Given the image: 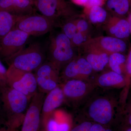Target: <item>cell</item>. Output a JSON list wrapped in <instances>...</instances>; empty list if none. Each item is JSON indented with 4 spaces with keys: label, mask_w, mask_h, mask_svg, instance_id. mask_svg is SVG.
<instances>
[{
    "label": "cell",
    "mask_w": 131,
    "mask_h": 131,
    "mask_svg": "<svg viewBox=\"0 0 131 131\" xmlns=\"http://www.w3.org/2000/svg\"><path fill=\"white\" fill-rule=\"evenodd\" d=\"M6 124L11 129L21 126L31 99L23 93L7 86L0 88Z\"/></svg>",
    "instance_id": "cell-1"
},
{
    "label": "cell",
    "mask_w": 131,
    "mask_h": 131,
    "mask_svg": "<svg viewBox=\"0 0 131 131\" xmlns=\"http://www.w3.org/2000/svg\"><path fill=\"white\" fill-rule=\"evenodd\" d=\"M46 60L43 48L40 43L35 42L5 61L9 66L22 71L32 72Z\"/></svg>",
    "instance_id": "cell-2"
},
{
    "label": "cell",
    "mask_w": 131,
    "mask_h": 131,
    "mask_svg": "<svg viewBox=\"0 0 131 131\" xmlns=\"http://www.w3.org/2000/svg\"><path fill=\"white\" fill-rule=\"evenodd\" d=\"M35 8L40 14L55 21L57 26L70 19L80 16L78 12L66 0H35Z\"/></svg>",
    "instance_id": "cell-3"
},
{
    "label": "cell",
    "mask_w": 131,
    "mask_h": 131,
    "mask_svg": "<svg viewBox=\"0 0 131 131\" xmlns=\"http://www.w3.org/2000/svg\"><path fill=\"white\" fill-rule=\"evenodd\" d=\"M74 47L71 40L63 33H58L50 37L47 60L58 70L62 66L74 59Z\"/></svg>",
    "instance_id": "cell-4"
},
{
    "label": "cell",
    "mask_w": 131,
    "mask_h": 131,
    "mask_svg": "<svg viewBox=\"0 0 131 131\" xmlns=\"http://www.w3.org/2000/svg\"><path fill=\"white\" fill-rule=\"evenodd\" d=\"M7 85L20 91L31 99L38 92V86L35 74L9 66L7 73Z\"/></svg>",
    "instance_id": "cell-5"
},
{
    "label": "cell",
    "mask_w": 131,
    "mask_h": 131,
    "mask_svg": "<svg viewBox=\"0 0 131 131\" xmlns=\"http://www.w3.org/2000/svg\"><path fill=\"white\" fill-rule=\"evenodd\" d=\"M57 26L53 20L36 13L19 16L15 28L21 30L30 36H39L51 31Z\"/></svg>",
    "instance_id": "cell-6"
},
{
    "label": "cell",
    "mask_w": 131,
    "mask_h": 131,
    "mask_svg": "<svg viewBox=\"0 0 131 131\" xmlns=\"http://www.w3.org/2000/svg\"><path fill=\"white\" fill-rule=\"evenodd\" d=\"M30 35L14 28L0 39V57L5 60L25 47Z\"/></svg>",
    "instance_id": "cell-7"
},
{
    "label": "cell",
    "mask_w": 131,
    "mask_h": 131,
    "mask_svg": "<svg viewBox=\"0 0 131 131\" xmlns=\"http://www.w3.org/2000/svg\"><path fill=\"white\" fill-rule=\"evenodd\" d=\"M79 50L90 49L110 55L115 52L123 53L127 49L125 40L111 36L90 38L78 47Z\"/></svg>",
    "instance_id": "cell-8"
},
{
    "label": "cell",
    "mask_w": 131,
    "mask_h": 131,
    "mask_svg": "<svg viewBox=\"0 0 131 131\" xmlns=\"http://www.w3.org/2000/svg\"><path fill=\"white\" fill-rule=\"evenodd\" d=\"M45 96V94L39 91L33 96L21 125V131H40L42 107Z\"/></svg>",
    "instance_id": "cell-9"
},
{
    "label": "cell",
    "mask_w": 131,
    "mask_h": 131,
    "mask_svg": "<svg viewBox=\"0 0 131 131\" xmlns=\"http://www.w3.org/2000/svg\"><path fill=\"white\" fill-rule=\"evenodd\" d=\"M59 71L47 60L35 71L34 74L39 91L47 94L58 86Z\"/></svg>",
    "instance_id": "cell-10"
},
{
    "label": "cell",
    "mask_w": 131,
    "mask_h": 131,
    "mask_svg": "<svg viewBox=\"0 0 131 131\" xmlns=\"http://www.w3.org/2000/svg\"><path fill=\"white\" fill-rule=\"evenodd\" d=\"M62 89L58 86L47 93L45 96L41 112V126L44 129L54 110L61 106L64 99Z\"/></svg>",
    "instance_id": "cell-11"
},
{
    "label": "cell",
    "mask_w": 131,
    "mask_h": 131,
    "mask_svg": "<svg viewBox=\"0 0 131 131\" xmlns=\"http://www.w3.org/2000/svg\"><path fill=\"white\" fill-rule=\"evenodd\" d=\"M89 113L92 119L101 125L109 124L112 118V106L107 100L104 98L97 99L93 102Z\"/></svg>",
    "instance_id": "cell-12"
},
{
    "label": "cell",
    "mask_w": 131,
    "mask_h": 131,
    "mask_svg": "<svg viewBox=\"0 0 131 131\" xmlns=\"http://www.w3.org/2000/svg\"><path fill=\"white\" fill-rule=\"evenodd\" d=\"M0 10L21 16L36 13L37 9L31 0H0Z\"/></svg>",
    "instance_id": "cell-13"
},
{
    "label": "cell",
    "mask_w": 131,
    "mask_h": 131,
    "mask_svg": "<svg viewBox=\"0 0 131 131\" xmlns=\"http://www.w3.org/2000/svg\"><path fill=\"white\" fill-rule=\"evenodd\" d=\"M105 29L108 36L124 40L131 34L129 24L125 18L110 16L105 24Z\"/></svg>",
    "instance_id": "cell-14"
},
{
    "label": "cell",
    "mask_w": 131,
    "mask_h": 131,
    "mask_svg": "<svg viewBox=\"0 0 131 131\" xmlns=\"http://www.w3.org/2000/svg\"><path fill=\"white\" fill-rule=\"evenodd\" d=\"M81 50L86 53L85 58L94 70H102L108 63L109 55L107 53L90 49Z\"/></svg>",
    "instance_id": "cell-15"
},
{
    "label": "cell",
    "mask_w": 131,
    "mask_h": 131,
    "mask_svg": "<svg viewBox=\"0 0 131 131\" xmlns=\"http://www.w3.org/2000/svg\"><path fill=\"white\" fill-rule=\"evenodd\" d=\"M106 9L112 16L126 18L130 9V0H107Z\"/></svg>",
    "instance_id": "cell-16"
},
{
    "label": "cell",
    "mask_w": 131,
    "mask_h": 131,
    "mask_svg": "<svg viewBox=\"0 0 131 131\" xmlns=\"http://www.w3.org/2000/svg\"><path fill=\"white\" fill-rule=\"evenodd\" d=\"M64 96L70 98L82 96L86 89V84L80 80L71 79L68 81L62 89Z\"/></svg>",
    "instance_id": "cell-17"
},
{
    "label": "cell",
    "mask_w": 131,
    "mask_h": 131,
    "mask_svg": "<svg viewBox=\"0 0 131 131\" xmlns=\"http://www.w3.org/2000/svg\"><path fill=\"white\" fill-rule=\"evenodd\" d=\"M84 12L90 21L95 25L105 24L110 16L107 10L102 6L85 7Z\"/></svg>",
    "instance_id": "cell-18"
},
{
    "label": "cell",
    "mask_w": 131,
    "mask_h": 131,
    "mask_svg": "<svg viewBox=\"0 0 131 131\" xmlns=\"http://www.w3.org/2000/svg\"><path fill=\"white\" fill-rule=\"evenodd\" d=\"M19 17L0 10V39L15 28Z\"/></svg>",
    "instance_id": "cell-19"
},
{
    "label": "cell",
    "mask_w": 131,
    "mask_h": 131,
    "mask_svg": "<svg viewBox=\"0 0 131 131\" xmlns=\"http://www.w3.org/2000/svg\"><path fill=\"white\" fill-rule=\"evenodd\" d=\"M125 81V78L122 74L113 71L103 74L98 79L99 84L104 87L119 85L124 83Z\"/></svg>",
    "instance_id": "cell-20"
},
{
    "label": "cell",
    "mask_w": 131,
    "mask_h": 131,
    "mask_svg": "<svg viewBox=\"0 0 131 131\" xmlns=\"http://www.w3.org/2000/svg\"><path fill=\"white\" fill-rule=\"evenodd\" d=\"M126 57L122 53L115 52L109 56L108 64L111 69L118 74H121L124 66L125 68Z\"/></svg>",
    "instance_id": "cell-21"
},
{
    "label": "cell",
    "mask_w": 131,
    "mask_h": 131,
    "mask_svg": "<svg viewBox=\"0 0 131 131\" xmlns=\"http://www.w3.org/2000/svg\"><path fill=\"white\" fill-rule=\"evenodd\" d=\"M70 126L66 122H59L51 117L48 121L44 130L46 131H70Z\"/></svg>",
    "instance_id": "cell-22"
},
{
    "label": "cell",
    "mask_w": 131,
    "mask_h": 131,
    "mask_svg": "<svg viewBox=\"0 0 131 131\" xmlns=\"http://www.w3.org/2000/svg\"><path fill=\"white\" fill-rule=\"evenodd\" d=\"M76 18L66 20L63 22L60 26L62 28V32L70 40L77 32L75 21V19Z\"/></svg>",
    "instance_id": "cell-23"
},
{
    "label": "cell",
    "mask_w": 131,
    "mask_h": 131,
    "mask_svg": "<svg viewBox=\"0 0 131 131\" xmlns=\"http://www.w3.org/2000/svg\"><path fill=\"white\" fill-rule=\"evenodd\" d=\"M63 74L66 78L69 79L75 78L79 75L76 60L73 59L66 64Z\"/></svg>",
    "instance_id": "cell-24"
},
{
    "label": "cell",
    "mask_w": 131,
    "mask_h": 131,
    "mask_svg": "<svg viewBox=\"0 0 131 131\" xmlns=\"http://www.w3.org/2000/svg\"><path fill=\"white\" fill-rule=\"evenodd\" d=\"M79 75H87L90 74L93 70L91 64L84 58H80L76 60Z\"/></svg>",
    "instance_id": "cell-25"
},
{
    "label": "cell",
    "mask_w": 131,
    "mask_h": 131,
    "mask_svg": "<svg viewBox=\"0 0 131 131\" xmlns=\"http://www.w3.org/2000/svg\"><path fill=\"white\" fill-rule=\"evenodd\" d=\"M75 21L77 31L88 35L89 25L88 21L80 15L75 19Z\"/></svg>",
    "instance_id": "cell-26"
},
{
    "label": "cell",
    "mask_w": 131,
    "mask_h": 131,
    "mask_svg": "<svg viewBox=\"0 0 131 131\" xmlns=\"http://www.w3.org/2000/svg\"><path fill=\"white\" fill-rule=\"evenodd\" d=\"M89 38H88V35L77 31L70 40L73 47L78 48Z\"/></svg>",
    "instance_id": "cell-27"
},
{
    "label": "cell",
    "mask_w": 131,
    "mask_h": 131,
    "mask_svg": "<svg viewBox=\"0 0 131 131\" xmlns=\"http://www.w3.org/2000/svg\"><path fill=\"white\" fill-rule=\"evenodd\" d=\"M125 71L126 73V83L129 86L131 81V47L129 49L128 56L126 57Z\"/></svg>",
    "instance_id": "cell-28"
},
{
    "label": "cell",
    "mask_w": 131,
    "mask_h": 131,
    "mask_svg": "<svg viewBox=\"0 0 131 131\" xmlns=\"http://www.w3.org/2000/svg\"><path fill=\"white\" fill-rule=\"evenodd\" d=\"M7 69L0 60V88L7 86Z\"/></svg>",
    "instance_id": "cell-29"
},
{
    "label": "cell",
    "mask_w": 131,
    "mask_h": 131,
    "mask_svg": "<svg viewBox=\"0 0 131 131\" xmlns=\"http://www.w3.org/2000/svg\"><path fill=\"white\" fill-rule=\"evenodd\" d=\"M93 124L88 121H85L75 127L70 131H90Z\"/></svg>",
    "instance_id": "cell-30"
},
{
    "label": "cell",
    "mask_w": 131,
    "mask_h": 131,
    "mask_svg": "<svg viewBox=\"0 0 131 131\" xmlns=\"http://www.w3.org/2000/svg\"><path fill=\"white\" fill-rule=\"evenodd\" d=\"M127 112V115L125 122V126L131 127V101L128 106Z\"/></svg>",
    "instance_id": "cell-31"
},
{
    "label": "cell",
    "mask_w": 131,
    "mask_h": 131,
    "mask_svg": "<svg viewBox=\"0 0 131 131\" xmlns=\"http://www.w3.org/2000/svg\"><path fill=\"white\" fill-rule=\"evenodd\" d=\"M90 131H113L112 129H105L101 124H93Z\"/></svg>",
    "instance_id": "cell-32"
},
{
    "label": "cell",
    "mask_w": 131,
    "mask_h": 131,
    "mask_svg": "<svg viewBox=\"0 0 131 131\" xmlns=\"http://www.w3.org/2000/svg\"><path fill=\"white\" fill-rule=\"evenodd\" d=\"M105 0H88V5L85 7L94 6H102L105 3Z\"/></svg>",
    "instance_id": "cell-33"
},
{
    "label": "cell",
    "mask_w": 131,
    "mask_h": 131,
    "mask_svg": "<svg viewBox=\"0 0 131 131\" xmlns=\"http://www.w3.org/2000/svg\"><path fill=\"white\" fill-rule=\"evenodd\" d=\"M72 2L77 5L86 7L88 4V0H71Z\"/></svg>",
    "instance_id": "cell-34"
},
{
    "label": "cell",
    "mask_w": 131,
    "mask_h": 131,
    "mask_svg": "<svg viewBox=\"0 0 131 131\" xmlns=\"http://www.w3.org/2000/svg\"><path fill=\"white\" fill-rule=\"evenodd\" d=\"M130 9H129V14L127 17L126 19L129 24L130 32L131 34V0H130Z\"/></svg>",
    "instance_id": "cell-35"
},
{
    "label": "cell",
    "mask_w": 131,
    "mask_h": 131,
    "mask_svg": "<svg viewBox=\"0 0 131 131\" xmlns=\"http://www.w3.org/2000/svg\"><path fill=\"white\" fill-rule=\"evenodd\" d=\"M0 131H9V127L5 122V125H0Z\"/></svg>",
    "instance_id": "cell-36"
},
{
    "label": "cell",
    "mask_w": 131,
    "mask_h": 131,
    "mask_svg": "<svg viewBox=\"0 0 131 131\" xmlns=\"http://www.w3.org/2000/svg\"><path fill=\"white\" fill-rule=\"evenodd\" d=\"M122 131H131V127L125 126Z\"/></svg>",
    "instance_id": "cell-37"
},
{
    "label": "cell",
    "mask_w": 131,
    "mask_h": 131,
    "mask_svg": "<svg viewBox=\"0 0 131 131\" xmlns=\"http://www.w3.org/2000/svg\"><path fill=\"white\" fill-rule=\"evenodd\" d=\"M9 131H19L18 129H11L9 128Z\"/></svg>",
    "instance_id": "cell-38"
},
{
    "label": "cell",
    "mask_w": 131,
    "mask_h": 131,
    "mask_svg": "<svg viewBox=\"0 0 131 131\" xmlns=\"http://www.w3.org/2000/svg\"><path fill=\"white\" fill-rule=\"evenodd\" d=\"M31 1H35V0H31Z\"/></svg>",
    "instance_id": "cell-39"
}]
</instances>
